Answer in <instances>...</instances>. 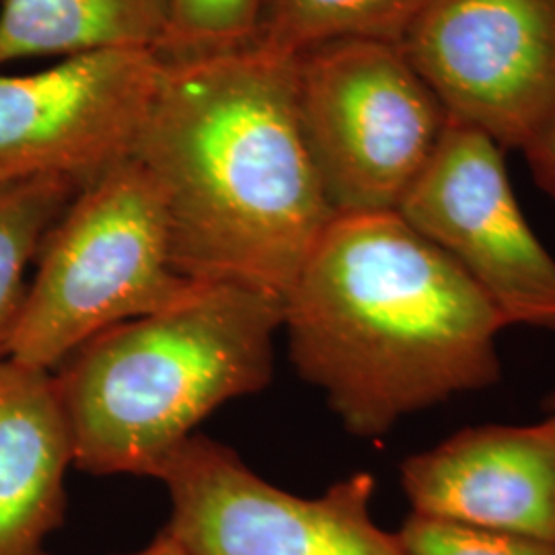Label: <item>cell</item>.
<instances>
[{"label": "cell", "mask_w": 555, "mask_h": 555, "mask_svg": "<svg viewBox=\"0 0 555 555\" xmlns=\"http://www.w3.org/2000/svg\"><path fill=\"white\" fill-rule=\"evenodd\" d=\"M547 410H554L555 412V393L547 399Z\"/></svg>", "instance_id": "cell-19"}, {"label": "cell", "mask_w": 555, "mask_h": 555, "mask_svg": "<svg viewBox=\"0 0 555 555\" xmlns=\"http://www.w3.org/2000/svg\"><path fill=\"white\" fill-rule=\"evenodd\" d=\"M82 188L66 176L0 181V360L9 354L25 305L27 266Z\"/></svg>", "instance_id": "cell-13"}, {"label": "cell", "mask_w": 555, "mask_h": 555, "mask_svg": "<svg viewBox=\"0 0 555 555\" xmlns=\"http://www.w3.org/2000/svg\"><path fill=\"white\" fill-rule=\"evenodd\" d=\"M535 181L555 198V114L522 146Z\"/></svg>", "instance_id": "cell-17"}, {"label": "cell", "mask_w": 555, "mask_h": 555, "mask_svg": "<svg viewBox=\"0 0 555 555\" xmlns=\"http://www.w3.org/2000/svg\"><path fill=\"white\" fill-rule=\"evenodd\" d=\"M73 438L52 371L0 360V555H54Z\"/></svg>", "instance_id": "cell-11"}, {"label": "cell", "mask_w": 555, "mask_h": 555, "mask_svg": "<svg viewBox=\"0 0 555 555\" xmlns=\"http://www.w3.org/2000/svg\"><path fill=\"white\" fill-rule=\"evenodd\" d=\"M298 375L346 430L401 417L500 378L506 319L453 259L397 212L336 217L282 298Z\"/></svg>", "instance_id": "cell-2"}, {"label": "cell", "mask_w": 555, "mask_h": 555, "mask_svg": "<svg viewBox=\"0 0 555 555\" xmlns=\"http://www.w3.org/2000/svg\"><path fill=\"white\" fill-rule=\"evenodd\" d=\"M399 43L449 118L500 149L555 114V0H424Z\"/></svg>", "instance_id": "cell-7"}, {"label": "cell", "mask_w": 555, "mask_h": 555, "mask_svg": "<svg viewBox=\"0 0 555 555\" xmlns=\"http://www.w3.org/2000/svg\"><path fill=\"white\" fill-rule=\"evenodd\" d=\"M410 555H555L554 541L410 515L397 533Z\"/></svg>", "instance_id": "cell-16"}, {"label": "cell", "mask_w": 555, "mask_h": 555, "mask_svg": "<svg viewBox=\"0 0 555 555\" xmlns=\"http://www.w3.org/2000/svg\"><path fill=\"white\" fill-rule=\"evenodd\" d=\"M163 77L151 50H105L0 77V181L66 176L82 185L132 157Z\"/></svg>", "instance_id": "cell-9"}, {"label": "cell", "mask_w": 555, "mask_h": 555, "mask_svg": "<svg viewBox=\"0 0 555 555\" xmlns=\"http://www.w3.org/2000/svg\"><path fill=\"white\" fill-rule=\"evenodd\" d=\"M424 0H268L261 48L297 59L337 40L401 41Z\"/></svg>", "instance_id": "cell-14"}, {"label": "cell", "mask_w": 555, "mask_h": 555, "mask_svg": "<svg viewBox=\"0 0 555 555\" xmlns=\"http://www.w3.org/2000/svg\"><path fill=\"white\" fill-rule=\"evenodd\" d=\"M128 555H190L181 545H179L176 539H171V537L167 535V533H163L160 531L159 537L151 543V545H146L144 550H140V552H134V554Z\"/></svg>", "instance_id": "cell-18"}, {"label": "cell", "mask_w": 555, "mask_h": 555, "mask_svg": "<svg viewBox=\"0 0 555 555\" xmlns=\"http://www.w3.org/2000/svg\"><path fill=\"white\" fill-rule=\"evenodd\" d=\"M171 0H2L0 64L105 50L159 52Z\"/></svg>", "instance_id": "cell-12"}, {"label": "cell", "mask_w": 555, "mask_h": 555, "mask_svg": "<svg viewBox=\"0 0 555 555\" xmlns=\"http://www.w3.org/2000/svg\"><path fill=\"white\" fill-rule=\"evenodd\" d=\"M502 151L449 118L397 215L453 259L508 325L555 332V259L516 204Z\"/></svg>", "instance_id": "cell-8"}, {"label": "cell", "mask_w": 555, "mask_h": 555, "mask_svg": "<svg viewBox=\"0 0 555 555\" xmlns=\"http://www.w3.org/2000/svg\"><path fill=\"white\" fill-rule=\"evenodd\" d=\"M268 0H171V17L159 56L196 59L251 46Z\"/></svg>", "instance_id": "cell-15"}, {"label": "cell", "mask_w": 555, "mask_h": 555, "mask_svg": "<svg viewBox=\"0 0 555 555\" xmlns=\"http://www.w3.org/2000/svg\"><path fill=\"white\" fill-rule=\"evenodd\" d=\"M295 98L336 217L397 212L449 124L397 41L337 40L298 54Z\"/></svg>", "instance_id": "cell-5"}, {"label": "cell", "mask_w": 555, "mask_h": 555, "mask_svg": "<svg viewBox=\"0 0 555 555\" xmlns=\"http://www.w3.org/2000/svg\"><path fill=\"white\" fill-rule=\"evenodd\" d=\"M465 428L401 465L412 515L555 543V412Z\"/></svg>", "instance_id": "cell-10"}, {"label": "cell", "mask_w": 555, "mask_h": 555, "mask_svg": "<svg viewBox=\"0 0 555 555\" xmlns=\"http://www.w3.org/2000/svg\"><path fill=\"white\" fill-rule=\"evenodd\" d=\"M157 479L171 498L163 533L190 555H410L371 516V474L300 498L254 474L229 447L194 435Z\"/></svg>", "instance_id": "cell-6"}, {"label": "cell", "mask_w": 555, "mask_h": 555, "mask_svg": "<svg viewBox=\"0 0 555 555\" xmlns=\"http://www.w3.org/2000/svg\"><path fill=\"white\" fill-rule=\"evenodd\" d=\"M36 261L7 358L43 371L109 327L178 307L202 284L176 270L159 190L134 157L80 190Z\"/></svg>", "instance_id": "cell-4"}, {"label": "cell", "mask_w": 555, "mask_h": 555, "mask_svg": "<svg viewBox=\"0 0 555 555\" xmlns=\"http://www.w3.org/2000/svg\"><path fill=\"white\" fill-rule=\"evenodd\" d=\"M132 157L159 190L176 270L196 282L284 298L336 219L300 134L295 59L258 43L163 59Z\"/></svg>", "instance_id": "cell-1"}, {"label": "cell", "mask_w": 555, "mask_h": 555, "mask_svg": "<svg viewBox=\"0 0 555 555\" xmlns=\"http://www.w3.org/2000/svg\"><path fill=\"white\" fill-rule=\"evenodd\" d=\"M280 327L276 295L202 282L178 307L82 344L54 375L75 465L93 476L159 477L202 420L272 380Z\"/></svg>", "instance_id": "cell-3"}]
</instances>
